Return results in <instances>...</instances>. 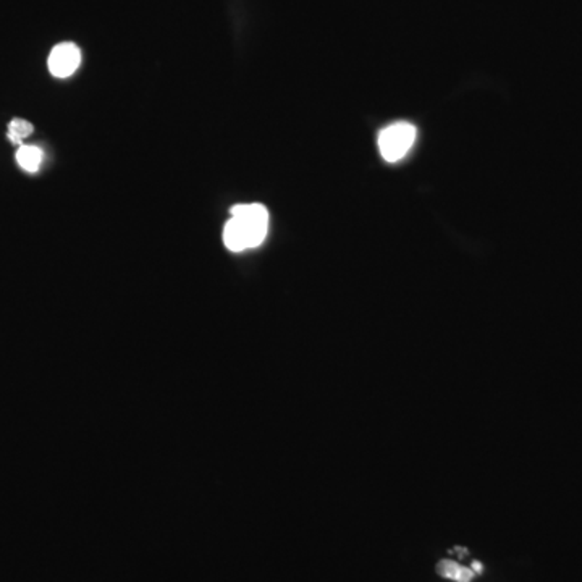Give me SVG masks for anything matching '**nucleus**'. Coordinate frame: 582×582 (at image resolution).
<instances>
[{
    "label": "nucleus",
    "instance_id": "f257e3e1",
    "mask_svg": "<svg viewBox=\"0 0 582 582\" xmlns=\"http://www.w3.org/2000/svg\"><path fill=\"white\" fill-rule=\"evenodd\" d=\"M230 213L242 228L248 249L256 248L265 240L269 230V211L263 204H238Z\"/></svg>",
    "mask_w": 582,
    "mask_h": 582
},
{
    "label": "nucleus",
    "instance_id": "f03ea898",
    "mask_svg": "<svg viewBox=\"0 0 582 582\" xmlns=\"http://www.w3.org/2000/svg\"><path fill=\"white\" fill-rule=\"evenodd\" d=\"M416 127L398 121L382 130L379 135V150L387 162H398L411 151L416 141Z\"/></svg>",
    "mask_w": 582,
    "mask_h": 582
},
{
    "label": "nucleus",
    "instance_id": "7ed1b4c3",
    "mask_svg": "<svg viewBox=\"0 0 582 582\" xmlns=\"http://www.w3.org/2000/svg\"><path fill=\"white\" fill-rule=\"evenodd\" d=\"M79 62H81V52L75 44H58L50 52L49 70L57 78H67L77 71Z\"/></svg>",
    "mask_w": 582,
    "mask_h": 582
},
{
    "label": "nucleus",
    "instance_id": "20e7f679",
    "mask_svg": "<svg viewBox=\"0 0 582 582\" xmlns=\"http://www.w3.org/2000/svg\"><path fill=\"white\" fill-rule=\"evenodd\" d=\"M437 573L447 577V579H453L456 582H471L474 577V571L473 569L464 568L462 565L454 563L452 560H443L439 563L437 566Z\"/></svg>",
    "mask_w": 582,
    "mask_h": 582
},
{
    "label": "nucleus",
    "instance_id": "39448f33",
    "mask_svg": "<svg viewBox=\"0 0 582 582\" xmlns=\"http://www.w3.org/2000/svg\"><path fill=\"white\" fill-rule=\"evenodd\" d=\"M43 161V152L36 146H25L22 144L16 152V162L20 163L23 171H36L39 169Z\"/></svg>",
    "mask_w": 582,
    "mask_h": 582
},
{
    "label": "nucleus",
    "instance_id": "423d86ee",
    "mask_svg": "<svg viewBox=\"0 0 582 582\" xmlns=\"http://www.w3.org/2000/svg\"><path fill=\"white\" fill-rule=\"evenodd\" d=\"M33 133V125L23 119H14L8 125V140L14 144H22L25 138Z\"/></svg>",
    "mask_w": 582,
    "mask_h": 582
},
{
    "label": "nucleus",
    "instance_id": "0eeeda50",
    "mask_svg": "<svg viewBox=\"0 0 582 582\" xmlns=\"http://www.w3.org/2000/svg\"><path fill=\"white\" fill-rule=\"evenodd\" d=\"M473 571H474V573H481V571H483V565H481V563H474V565H473Z\"/></svg>",
    "mask_w": 582,
    "mask_h": 582
}]
</instances>
